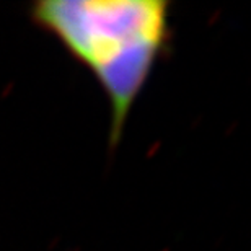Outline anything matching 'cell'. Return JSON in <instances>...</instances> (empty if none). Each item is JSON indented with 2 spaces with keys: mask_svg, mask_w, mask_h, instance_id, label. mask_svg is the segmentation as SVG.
Segmentation results:
<instances>
[{
  "mask_svg": "<svg viewBox=\"0 0 251 251\" xmlns=\"http://www.w3.org/2000/svg\"><path fill=\"white\" fill-rule=\"evenodd\" d=\"M170 8L168 0H41L29 8L31 22L56 38L106 95L113 149L170 46Z\"/></svg>",
  "mask_w": 251,
  "mask_h": 251,
  "instance_id": "6da1fadb",
  "label": "cell"
}]
</instances>
